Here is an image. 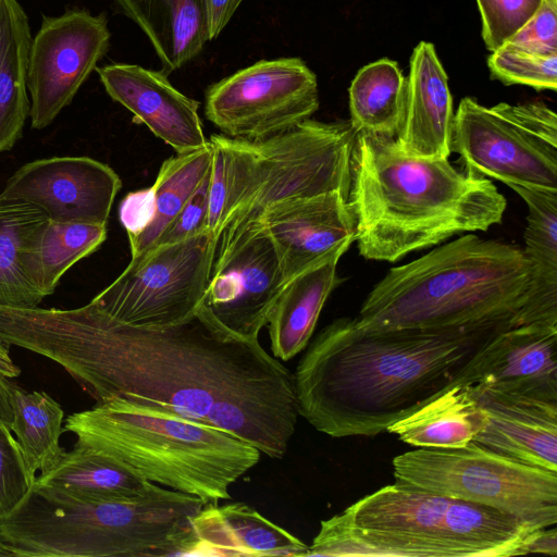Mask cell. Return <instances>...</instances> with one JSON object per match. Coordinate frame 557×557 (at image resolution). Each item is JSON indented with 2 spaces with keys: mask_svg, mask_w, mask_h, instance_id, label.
<instances>
[{
  "mask_svg": "<svg viewBox=\"0 0 557 557\" xmlns=\"http://www.w3.org/2000/svg\"><path fill=\"white\" fill-rule=\"evenodd\" d=\"M0 342L61 366L96 403L115 398L223 430L282 458L299 417L294 373L201 306L183 322H120L75 309L0 305Z\"/></svg>",
  "mask_w": 557,
  "mask_h": 557,
  "instance_id": "obj_1",
  "label": "cell"
},
{
  "mask_svg": "<svg viewBox=\"0 0 557 557\" xmlns=\"http://www.w3.org/2000/svg\"><path fill=\"white\" fill-rule=\"evenodd\" d=\"M513 319L447 329H367L339 318L294 373L298 412L332 437L374 436L454 385L475 351Z\"/></svg>",
  "mask_w": 557,
  "mask_h": 557,
  "instance_id": "obj_2",
  "label": "cell"
},
{
  "mask_svg": "<svg viewBox=\"0 0 557 557\" xmlns=\"http://www.w3.org/2000/svg\"><path fill=\"white\" fill-rule=\"evenodd\" d=\"M348 202L359 253L396 262L406 255L503 221L507 201L486 177L447 159L403 153L395 138L358 133Z\"/></svg>",
  "mask_w": 557,
  "mask_h": 557,
  "instance_id": "obj_3",
  "label": "cell"
},
{
  "mask_svg": "<svg viewBox=\"0 0 557 557\" xmlns=\"http://www.w3.org/2000/svg\"><path fill=\"white\" fill-rule=\"evenodd\" d=\"M528 286L529 269L522 249L466 234L389 269L368 294L355 320L367 329L465 327L508 319L516 322Z\"/></svg>",
  "mask_w": 557,
  "mask_h": 557,
  "instance_id": "obj_4",
  "label": "cell"
},
{
  "mask_svg": "<svg viewBox=\"0 0 557 557\" xmlns=\"http://www.w3.org/2000/svg\"><path fill=\"white\" fill-rule=\"evenodd\" d=\"M203 505L152 482L136 496L99 500L33 485L0 517V547L18 557L184 556Z\"/></svg>",
  "mask_w": 557,
  "mask_h": 557,
  "instance_id": "obj_5",
  "label": "cell"
},
{
  "mask_svg": "<svg viewBox=\"0 0 557 557\" xmlns=\"http://www.w3.org/2000/svg\"><path fill=\"white\" fill-rule=\"evenodd\" d=\"M63 432L139 478L218 504L261 451L203 423L115 398L69 416Z\"/></svg>",
  "mask_w": 557,
  "mask_h": 557,
  "instance_id": "obj_6",
  "label": "cell"
},
{
  "mask_svg": "<svg viewBox=\"0 0 557 557\" xmlns=\"http://www.w3.org/2000/svg\"><path fill=\"white\" fill-rule=\"evenodd\" d=\"M356 138L349 121L311 119L264 139L210 135L208 231L216 242L289 198L333 190L348 197Z\"/></svg>",
  "mask_w": 557,
  "mask_h": 557,
  "instance_id": "obj_7",
  "label": "cell"
},
{
  "mask_svg": "<svg viewBox=\"0 0 557 557\" xmlns=\"http://www.w3.org/2000/svg\"><path fill=\"white\" fill-rule=\"evenodd\" d=\"M395 481L483 504L541 528L557 523V472L474 441L460 448H417L393 459Z\"/></svg>",
  "mask_w": 557,
  "mask_h": 557,
  "instance_id": "obj_8",
  "label": "cell"
},
{
  "mask_svg": "<svg viewBox=\"0 0 557 557\" xmlns=\"http://www.w3.org/2000/svg\"><path fill=\"white\" fill-rule=\"evenodd\" d=\"M450 151L474 176L557 190V115L543 102L485 107L465 97L454 115Z\"/></svg>",
  "mask_w": 557,
  "mask_h": 557,
  "instance_id": "obj_9",
  "label": "cell"
},
{
  "mask_svg": "<svg viewBox=\"0 0 557 557\" xmlns=\"http://www.w3.org/2000/svg\"><path fill=\"white\" fill-rule=\"evenodd\" d=\"M216 242L210 232L148 249L91 299L115 320L165 327L194 315L203 300Z\"/></svg>",
  "mask_w": 557,
  "mask_h": 557,
  "instance_id": "obj_10",
  "label": "cell"
},
{
  "mask_svg": "<svg viewBox=\"0 0 557 557\" xmlns=\"http://www.w3.org/2000/svg\"><path fill=\"white\" fill-rule=\"evenodd\" d=\"M318 109L317 76L294 57L260 60L210 85L205 95L207 119L232 138L275 136Z\"/></svg>",
  "mask_w": 557,
  "mask_h": 557,
  "instance_id": "obj_11",
  "label": "cell"
},
{
  "mask_svg": "<svg viewBox=\"0 0 557 557\" xmlns=\"http://www.w3.org/2000/svg\"><path fill=\"white\" fill-rule=\"evenodd\" d=\"M286 283L275 245L256 220L220 234L201 307L235 334L258 339Z\"/></svg>",
  "mask_w": 557,
  "mask_h": 557,
  "instance_id": "obj_12",
  "label": "cell"
},
{
  "mask_svg": "<svg viewBox=\"0 0 557 557\" xmlns=\"http://www.w3.org/2000/svg\"><path fill=\"white\" fill-rule=\"evenodd\" d=\"M104 13L67 9L44 16L32 38L27 64L32 127L50 125L67 107L110 47Z\"/></svg>",
  "mask_w": 557,
  "mask_h": 557,
  "instance_id": "obj_13",
  "label": "cell"
},
{
  "mask_svg": "<svg viewBox=\"0 0 557 557\" xmlns=\"http://www.w3.org/2000/svg\"><path fill=\"white\" fill-rule=\"evenodd\" d=\"M119 175L88 157H53L28 162L7 182L0 199L40 209L49 220L107 225Z\"/></svg>",
  "mask_w": 557,
  "mask_h": 557,
  "instance_id": "obj_14",
  "label": "cell"
},
{
  "mask_svg": "<svg viewBox=\"0 0 557 557\" xmlns=\"http://www.w3.org/2000/svg\"><path fill=\"white\" fill-rule=\"evenodd\" d=\"M258 221L275 245L287 281L335 252L345 253L356 236L352 209L339 190L276 202Z\"/></svg>",
  "mask_w": 557,
  "mask_h": 557,
  "instance_id": "obj_15",
  "label": "cell"
},
{
  "mask_svg": "<svg viewBox=\"0 0 557 557\" xmlns=\"http://www.w3.org/2000/svg\"><path fill=\"white\" fill-rule=\"evenodd\" d=\"M454 385L557 398V323L534 322L499 331L475 351Z\"/></svg>",
  "mask_w": 557,
  "mask_h": 557,
  "instance_id": "obj_16",
  "label": "cell"
},
{
  "mask_svg": "<svg viewBox=\"0 0 557 557\" xmlns=\"http://www.w3.org/2000/svg\"><path fill=\"white\" fill-rule=\"evenodd\" d=\"M107 94L177 153L206 147L199 102L177 90L162 71L112 63L95 70Z\"/></svg>",
  "mask_w": 557,
  "mask_h": 557,
  "instance_id": "obj_17",
  "label": "cell"
},
{
  "mask_svg": "<svg viewBox=\"0 0 557 557\" xmlns=\"http://www.w3.org/2000/svg\"><path fill=\"white\" fill-rule=\"evenodd\" d=\"M467 386L485 417L474 442L521 462L557 472V398Z\"/></svg>",
  "mask_w": 557,
  "mask_h": 557,
  "instance_id": "obj_18",
  "label": "cell"
},
{
  "mask_svg": "<svg viewBox=\"0 0 557 557\" xmlns=\"http://www.w3.org/2000/svg\"><path fill=\"white\" fill-rule=\"evenodd\" d=\"M450 498L395 481L344 512L357 527L392 539L403 556L450 557L441 528Z\"/></svg>",
  "mask_w": 557,
  "mask_h": 557,
  "instance_id": "obj_19",
  "label": "cell"
},
{
  "mask_svg": "<svg viewBox=\"0 0 557 557\" xmlns=\"http://www.w3.org/2000/svg\"><path fill=\"white\" fill-rule=\"evenodd\" d=\"M448 76L435 47L420 41L410 57L405 114L395 141L410 157L447 159L454 122Z\"/></svg>",
  "mask_w": 557,
  "mask_h": 557,
  "instance_id": "obj_20",
  "label": "cell"
},
{
  "mask_svg": "<svg viewBox=\"0 0 557 557\" xmlns=\"http://www.w3.org/2000/svg\"><path fill=\"white\" fill-rule=\"evenodd\" d=\"M308 545L244 503L206 504L190 518L184 556H297Z\"/></svg>",
  "mask_w": 557,
  "mask_h": 557,
  "instance_id": "obj_21",
  "label": "cell"
},
{
  "mask_svg": "<svg viewBox=\"0 0 557 557\" xmlns=\"http://www.w3.org/2000/svg\"><path fill=\"white\" fill-rule=\"evenodd\" d=\"M527 203L522 253L529 269L527 300L518 325L557 323V190L508 185Z\"/></svg>",
  "mask_w": 557,
  "mask_h": 557,
  "instance_id": "obj_22",
  "label": "cell"
},
{
  "mask_svg": "<svg viewBox=\"0 0 557 557\" xmlns=\"http://www.w3.org/2000/svg\"><path fill=\"white\" fill-rule=\"evenodd\" d=\"M343 255L333 253L285 284L267 323L276 359L288 361L310 343L322 308L339 284L336 269Z\"/></svg>",
  "mask_w": 557,
  "mask_h": 557,
  "instance_id": "obj_23",
  "label": "cell"
},
{
  "mask_svg": "<svg viewBox=\"0 0 557 557\" xmlns=\"http://www.w3.org/2000/svg\"><path fill=\"white\" fill-rule=\"evenodd\" d=\"M542 529L498 508L450 498L441 536L450 557L513 556L529 554Z\"/></svg>",
  "mask_w": 557,
  "mask_h": 557,
  "instance_id": "obj_24",
  "label": "cell"
},
{
  "mask_svg": "<svg viewBox=\"0 0 557 557\" xmlns=\"http://www.w3.org/2000/svg\"><path fill=\"white\" fill-rule=\"evenodd\" d=\"M149 39L169 75L197 57L209 41L199 0H114Z\"/></svg>",
  "mask_w": 557,
  "mask_h": 557,
  "instance_id": "obj_25",
  "label": "cell"
},
{
  "mask_svg": "<svg viewBox=\"0 0 557 557\" xmlns=\"http://www.w3.org/2000/svg\"><path fill=\"white\" fill-rule=\"evenodd\" d=\"M484 423V413L471 388L454 385L386 431L417 448L448 449L474 441Z\"/></svg>",
  "mask_w": 557,
  "mask_h": 557,
  "instance_id": "obj_26",
  "label": "cell"
},
{
  "mask_svg": "<svg viewBox=\"0 0 557 557\" xmlns=\"http://www.w3.org/2000/svg\"><path fill=\"white\" fill-rule=\"evenodd\" d=\"M32 34L17 0H0V153L21 137L30 111L27 64Z\"/></svg>",
  "mask_w": 557,
  "mask_h": 557,
  "instance_id": "obj_27",
  "label": "cell"
},
{
  "mask_svg": "<svg viewBox=\"0 0 557 557\" xmlns=\"http://www.w3.org/2000/svg\"><path fill=\"white\" fill-rule=\"evenodd\" d=\"M107 238V225L47 220L21 252L23 271L44 296L51 295L63 274L96 251Z\"/></svg>",
  "mask_w": 557,
  "mask_h": 557,
  "instance_id": "obj_28",
  "label": "cell"
},
{
  "mask_svg": "<svg viewBox=\"0 0 557 557\" xmlns=\"http://www.w3.org/2000/svg\"><path fill=\"white\" fill-rule=\"evenodd\" d=\"M150 484L109 458L74 445L46 473L36 475L34 485L48 486L87 500L136 496Z\"/></svg>",
  "mask_w": 557,
  "mask_h": 557,
  "instance_id": "obj_29",
  "label": "cell"
},
{
  "mask_svg": "<svg viewBox=\"0 0 557 557\" xmlns=\"http://www.w3.org/2000/svg\"><path fill=\"white\" fill-rule=\"evenodd\" d=\"M406 78L387 58L359 70L349 87L350 124L356 133L395 138L405 114Z\"/></svg>",
  "mask_w": 557,
  "mask_h": 557,
  "instance_id": "obj_30",
  "label": "cell"
},
{
  "mask_svg": "<svg viewBox=\"0 0 557 557\" xmlns=\"http://www.w3.org/2000/svg\"><path fill=\"white\" fill-rule=\"evenodd\" d=\"M12 419L9 426L15 435L29 473L36 478L52 469L66 451L60 445L64 411L46 392H27L9 384Z\"/></svg>",
  "mask_w": 557,
  "mask_h": 557,
  "instance_id": "obj_31",
  "label": "cell"
},
{
  "mask_svg": "<svg viewBox=\"0 0 557 557\" xmlns=\"http://www.w3.org/2000/svg\"><path fill=\"white\" fill-rule=\"evenodd\" d=\"M212 165L210 143L198 150L177 153L163 161L152 185L154 214L138 236L129 239L132 258L145 253L180 213Z\"/></svg>",
  "mask_w": 557,
  "mask_h": 557,
  "instance_id": "obj_32",
  "label": "cell"
},
{
  "mask_svg": "<svg viewBox=\"0 0 557 557\" xmlns=\"http://www.w3.org/2000/svg\"><path fill=\"white\" fill-rule=\"evenodd\" d=\"M48 220L37 207L0 199V305L37 307L45 298L26 277L21 252L32 235Z\"/></svg>",
  "mask_w": 557,
  "mask_h": 557,
  "instance_id": "obj_33",
  "label": "cell"
},
{
  "mask_svg": "<svg viewBox=\"0 0 557 557\" xmlns=\"http://www.w3.org/2000/svg\"><path fill=\"white\" fill-rule=\"evenodd\" d=\"M487 66L504 85H524L536 90L557 89V54H532L508 44L491 52Z\"/></svg>",
  "mask_w": 557,
  "mask_h": 557,
  "instance_id": "obj_34",
  "label": "cell"
},
{
  "mask_svg": "<svg viewBox=\"0 0 557 557\" xmlns=\"http://www.w3.org/2000/svg\"><path fill=\"white\" fill-rule=\"evenodd\" d=\"M543 0H476L482 37L491 52L507 42L539 10Z\"/></svg>",
  "mask_w": 557,
  "mask_h": 557,
  "instance_id": "obj_35",
  "label": "cell"
},
{
  "mask_svg": "<svg viewBox=\"0 0 557 557\" xmlns=\"http://www.w3.org/2000/svg\"><path fill=\"white\" fill-rule=\"evenodd\" d=\"M34 482L9 422L0 418V517L23 500Z\"/></svg>",
  "mask_w": 557,
  "mask_h": 557,
  "instance_id": "obj_36",
  "label": "cell"
},
{
  "mask_svg": "<svg viewBox=\"0 0 557 557\" xmlns=\"http://www.w3.org/2000/svg\"><path fill=\"white\" fill-rule=\"evenodd\" d=\"M505 44L532 54H557V0H543L534 15Z\"/></svg>",
  "mask_w": 557,
  "mask_h": 557,
  "instance_id": "obj_37",
  "label": "cell"
},
{
  "mask_svg": "<svg viewBox=\"0 0 557 557\" xmlns=\"http://www.w3.org/2000/svg\"><path fill=\"white\" fill-rule=\"evenodd\" d=\"M210 177L211 168L180 213L150 248L177 243L208 231Z\"/></svg>",
  "mask_w": 557,
  "mask_h": 557,
  "instance_id": "obj_38",
  "label": "cell"
},
{
  "mask_svg": "<svg viewBox=\"0 0 557 557\" xmlns=\"http://www.w3.org/2000/svg\"><path fill=\"white\" fill-rule=\"evenodd\" d=\"M154 214L153 187L128 193L120 202L119 219L128 239L138 236L151 223Z\"/></svg>",
  "mask_w": 557,
  "mask_h": 557,
  "instance_id": "obj_39",
  "label": "cell"
},
{
  "mask_svg": "<svg viewBox=\"0 0 557 557\" xmlns=\"http://www.w3.org/2000/svg\"><path fill=\"white\" fill-rule=\"evenodd\" d=\"M242 2L243 0H199L209 41L221 34Z\"/></svg>",
  "mask_w": 557,
  "mask_h": 557,
  "instance_id": "obj_40",
  "label": "cell"
},
{
  "mask_svg": "<svg viewBox=\"0 0 557 557\" xmlns=\"http://www.w3.org/2000/svg\"><path fill=\"white\" fill-rule=\"evenodd\" d=\"M0 374L15 379L21 374V369L13 362L9 346L0 342Z\"/></svg>",
  "mask_w": 557,
  "mask_h": 557,
  "instance_id": "obj_41",
  "label": "cell"
},
{
  "mask_svg": "<svg viewBox=\"0 0 557 557\" xmlns=\"http://www.w3.org/2000/svg\"><path fill=\"white\" fill-rule=\"evenodd\" d=\"M10 379L0 374V418L10 421L12 419V409L9 401Z\"/></svg>",
  "mask_w": 557,
  "mask_h": 557,
  "instance_id": "obj_42",
  "label": "cell"
},
{
  "mask_svg": "<svg viewBox=\"0 0 557 557\" xmlns=\"http://www.w3.org/2000/svg\"><path fill=\"white\" fill-rule=\"evenodd\" d=\"M0 557H9V554L2 548H0Z\"/></svg>",
  "mask_w": 557,
  "mask_h": 557,
  "instance_id": "obj_43",
  "label": "cell"
},
{
  "mask_svg": "<svg viewBox=\"0 0 557 557\" xmlns=\"http://www.w3.org/2000/svg\"><path fill=\"white\" fill-rule=\"evenodd\" d=\"M1 548V547H0Z\"/></svg>",
  "mask_w": 557,
  "mask_h": 557,
  "instance_id": "obj_44",
  "label": "cell"
}]
</instances>
